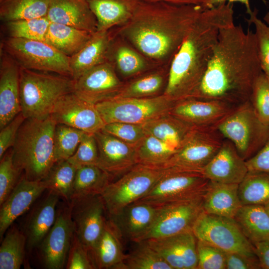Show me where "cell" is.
<instances>
[{
	"instance_id": "1",
	"label": "cell",
	"mask_w": 269,
	"mask_h": 269,
	"mask_svg": "<svg viewBox=\"0 0 269 269\" xmlns=\"http://www.w3.org/2000/svg\"><path fill=\"white\" fill-rule=\"evenodd\" d=\"M263 73L255 32L234 24L221 29L204 75L190 97L238 106L250 100Z\"/></svg>"
},
{
	"instance_id": "2",
	"label": "cell",
	"mask_w": 269,
	"mask_h": 269,
	"mask_svg": "<svg viewBox=\"0 0 269 269\" xmlns=\"http://www.w3.org/2000/svg\"><path fill=\"white\" fill-rule=\"evenodd\" d=\"M203 10L201 5L140 0L121 33L149 58L172 61Z\"/></svg>"
},
{
	"instance_id": "3",
	"label": "cell",
	"mask_w": 269,
	"mask_h": 269,
	"mask_svg": "<svg viewBox=\"0 0 269 269\" xmlns=\"http://www.w3.org/2000/svg\"><path fill=\"white\" fill-rule=\"evenodd\" d=\"M234 24L230 2L204 9L170 63L163 94L174 101L190 97L204 75L221 29Z\"/></svg>"
},
{
	"instance_id": "4",
	"label": "cell",
	"mask_w": 269,
	"mask_h": 269,
	"mask_svg": "<svg viewBox=\"0 0 269 269\" xmlns=\"http://www.w3.org/2000/svg\"><path fill=\"white\" fill-rule=\"evenodd\" d=\"M52 117L27 118L21 125L12 147L13 162L27 179L41 181L56 162Z\"/></svg>"
},
{
	"instance_id": "5",
	"label": "cell",
	"mask_w": 269,
	"mask_h": 269,
	"mask_svg": "<svg viewBox=\"0 0 269 269\" xmlns=\"http://www.w3.org/2000/svg\"><path fill=\"white\" fill-rule=\"evenodd\" d=\"M74 86L72 77L20 67L21 112L25 119L46 118L61 96L74 92Z\"/></svg>"
},
{
	"instance_id": "6",
	"label": "cell",
	"mask_w": 269,
	"mask_h": 269,
	"mask_svg": "<svg viewBox=\"0 0 269 269\" xmlns=\"http://www.w3.org/2000/svg\"><path fill=\"white\" fill-rule=\"evenodd\" d=\"M216 128L231 141L246 161L255 155L269 138V125L260 118L250 100L235 107Z\"/></svg>"
},
{
	"instance_id": "7",
	"label": "cell",
	"mask_w": 269,
	"mask_h": 269,
	"mask_svg": "<svg viewBox=\"0 0 269 269\" xmlns=\"http://www.w3.org/2000/svg\"><path fill=\"white\" fill-rule=\"evenodd\" d=\"M165 171L164 168L138 163L118 180L110 182L101 195L109 218L143 197Z\"/></svg>"
},
{
	"instance_id": "8",
	"label": "cell",
	"mask_w": 269,
	"mask_h": 269,
	"mask_svg": "<svg viewBox=\"0 0 269 269\" xmlns=\"http://www.w3.org/2000/svg\"><path fill=\"white\" fill-rule=\"evenodd\" d=\"M0 47L20 67L72 77L70 57L45 41L7 37Z\"/></svg>"
},
{
	"instance_id": "9",
	"label": "cell",
	"mask_w": 269,
	"mask_h": 269,
	"mask_svg": "<svg viewBox=\"0 0 269 269\" xmlns=\"http://www.w3.org/2000/svg\"><path fill=\"white\" fill-rule=\"evenodd\" d=\"M174 103L162 94L143 98L114 97L95 106L105 124L122 122L143 125L169 113Z\"/></svg>"
},
{
	"instance_id": "10",
	"label": "cell",
	"mask_w": 269,
	"mask_h": 269,
	"mask_svg": "<svg viewBox=\"0 0 269 269\" xmlns=\"http://www.w3.org/2000/svg\"><path fill=\"white\" fill-rule=\"evenodd\" d=\"M165 169L164 173L150 190L137 201L161 206L171 202L201 197L206 192L210 180L202 172Z\"/></svg>"
},
{
	"instance_id": "11",
	"label": "cell",
	"mask_w": 269,
	"mask_h": 269,
	"mask_svg": "<svg viewBox=\"0 0 269 269\" xmlns=\"http://www.w3.org/2000/svg\"><path fill=\"white\" fill-rule=\"evenodd\" d=\"M224 138L216 127H195L180 148L160 167L202 172L221 147Z\"/></svg>"
},
{
	"instance_id": "12",
	"label": "cell",
	"mask_w": 269,
	"mask_h": 269,
	"mask_svg": "<svg viewBox=\"0 0 269 269\" xmlns=\"http://www.w3.org/2000/svg\"><path fill=\"white\" fill-rule=\"evenodd\" d=\"M192 232L197 239L211 244L225 252L257 257L253 244L233 218L203 211L194 224Z\"/></svg>"
},
{
	"instance_id": "13",
	"label": "cell",
	"mask_w": 269,
	"mask_h": 269,
	"mask_svg": "<svg viewBox=\"0 0 269 269\" xmlns=\"http://www.w3.org/2000/svg\"><path fill=\"white\" fill-rule=\"evenodd\" d=\"M203 211L202 197L162 205L151 226L135 243L192 231Z\"/></svg>"
},
{
	"instance_id": "14",
	"label": "cell",
	"mask_w": 269,
	"mask_h": 269,
	"mask_svg": "<svg viewBox=\"0 0 269 269\" xmlns=\"http://www.w3.org/2000/svg\"><path fill=\"white\" fill-rule=\"evenodd\" d=\"M75 233L88 252L100 237L107 214L101 195L74 198L69 202Z\"/></svg>"
},
{
	"instance_id": "15",
	"label": "cell",
	"mask_w": 269,
	"mask_h": 269,
	"mask_svg": "<svg viewBox=\"0 0 269 269\" xmlns=\"http://www.w3.org/2000/svg\"><path fill=\"white\" fill-rule=\"evenodd\" d=\"M74 233L70 207L67 202L57 208L53 225L37 248L45 268L61 269L65 267Z\"/></svg>"
},
{
	"instance_id": "16",
	"label": "cell",
	"mask_w": 269,
	"mask_h": 269,
	"mask_svg": "<svg viewBox=\"0 0 269 269\" xmlns=\"http://www.w3.org/2000/svg\"><path fill=\"white\" fill-rule=\"evenodd\" d=\"M57 124L70 126L86 133L102 131L105 124L95 105L87 102L74 92L61 96L50 115Z\"/></svg>"
},
{
	"instance_id": "17",
	"label": "cell",
	"mask_w": 269,
	"mask_h": 269,
	"mask_svg": "<svg viewBox=\"0 0 269 269\" xmlns=\"http://www.w3.org/2000/svg\"><path fill=\"white\" fill-rule=\"evenodd\" d=\"M124 85L112 64L107 60L74 80L73 92L96 105L116 97Z\"/></svg>"
},
{
	"instance_id": "18",
	"label": "cell",
	"mask_w": 269,
	"mask_h": 269,
	"mask_svg": "<svg viewBox=\"0 0 269 269\" xmlns=\"http://www.w3.org/2000/svg\"><path fill=\"white\" fill-rule=\"evenodd\" d=\"M236 107L220 101L190 97L175 102L169 113L195 127H216Z\"/></svg>"
},
{
	"instance_id": "19",
	"label": "cell",
	"mask_w": 269,
	"mask_h": 269,
	"mask_svg": "<svg viewBox=\"0 0 269 269\" xmlns=\"http://www.w3.org/2000/svg\"><path fill=\"white\" fill-rule=\"evenodd\" d=\"M142 241L157 252L172 269H197V239L192 231Z\"/></svg>"
},
{
	"instance_id": "20",
	"label": "cell",
	"mask_w": 269,
	"mask_h": 269,
	"mask_svg": "<svg viewBox=\"0 0 269 269\" xmlns=\"http://www.w3.org/2000/svg\"><path fill=\"white\" fill-rule=\"evenodd\" d=\"M94 134L99 151L97 166L110 176L124 174L137 164L136 147L103 130Z\"/></svg>"
},
{
	"instance_id": "21",
	"label": "cell",
	"mask_w": 269,
	"mask_h": 269,
	"mask_svg": "<svg viewBox=\"0 0 269 269\" xmlns=\"http://www.w3.org/2000/svg\"><path fill=\"white\" fill-rule=\"evenodd\" d=\"M19 79L20 66L0 49V129L21 112Z\"/></svg>"
},
{
	"instance_id": "22",
	"label": "cell",
	"mask_w": 269,
	"mask_h": 269,
	"mask_svg": "<svg viewBox=\"0 0 269 269\" xmlns=\"http://www.w3.org/2000/svg\"><path fill=\"white\" fill-rule=\"evenodd\" d=\"M46 190L41 181H31L22 175L19 181L0 208V238L14 221L22 215Z\"/></svg>"
},
{
	"instance_id": "23",
	"label": "cell",
	"mask_w": 269,
	"mask_h": 269,
	"mask_svg": "<svg viewBox=\"0 0 269 269\" xmlns=\"http://www.w3.org/2000/svg\"><path fill=\"white\" fill-rule=\"evenodd\" d=\"M248 171L246 161L228 139L224 140L218 152L202 170L204 175L210 181L238 184Z\"/></svg>"
},
{
	"instance_id": "24",
	"label": "cell",
	"mask_w": 269,
	"mask_h": 269,
	"mask_svg": "<svg viewBox=\"0 0 269 269\" xmlns=\"http://www.w3.org/2000/svg\"><path fill=\"white\" fill-rule=\"evenodd\" d=\"M46 191V194L33 206L23 231L29 251L38 248L56 220L60 197L52 191Z\"/></svg>"
},
{
	"instance_id": "25",
	"label": "cell",
	"mask_w": 269,
	"mask_h": 269,
	"mask_svg": "<svg viewBox=\"0 0 269 269\" xmlns=\"http://www.w3.org/2000/svg\"><path fill=\"white\" fill-rule=\"evenodd\" d=\"M122 236L114 223L107 219L100 237L88 253L95 269H122L127 255Z\"/></svg>"
},
{
	"instance_id": "26",
	"label": "cell",
	"mask_w": 269,
	"mask_h": 269,
	"mask_svg": "<svg viewBox=\"0 0 269 269\" xmlns=\"http://www.w3.org/2000/svg\"><path fill=\"white\" fill-rule=\"evenodd\" d=\"M160 206L137 201L109 219L114 223L123 237L136 242L153 223Z\"/></svg>"
},
{
	"instance_id": "27",
	"label": "cell",
	"mask_w": 269,
	"mask_h": 269,
	"mask_svg": "<svg viewBox=\"0 0 269 269\" xmlns=\"http://www.w3.org/2000/svg\"><path fill=\"white\" fill-rule=\"evenodd\" d=\"M46 16L50 22L93 33L97 30L96 17L87 0H49Z\"/></svg>"
},
{
	"instance_id": "28",
	"label": "cell",
	"mask_w": 269,
	"mask_h": 269,
	"mask_svg": "<svg viewBox=\"0 0 269 269\" xmlns=\"http://www.w3.org/2000/svg\"><path fill=\"white\" fill-rule=\"evenodd\" d=\"M238 188V184L210 181L206 191L202 196L204 212L233 219L242 206Z\"/></svg>"
},
{
	"instance_id": "29",
	"label": "cell",
	"mask_w": 269,
	"mask_h": 269,
	"mask_svg": "<svg viewBox=\"0 0 269 269\" xmlns=\"http://www.w3.org/2000/svg\"><path fill=\"white\" fill-rule=\"evenodd\" d=\"M110 42L108 31L95 32L84 47L70 57L72 78L76 80L89 70L106 61Z\"/></svg>"
},
{
	"instance_id": "30",
	"label": "cell",
	"mask_w": 269,
	"mask_h": 269,
	"mask_svg": "<svg viewBox=\"0 0 269 269\" xmlns=\"http://www.w3.org/2000/svg\"><path fill=\"white\" fill-rule=\"evenodd\" d=\"M140 0H87L95 15L98 31L124 25L133 16Z\"/></svg>"
},
{
	"instance_id": "31",
	"label": "cell",
	"mask_w": 269,
	"mask_h": 269,
	"mask_svg": "<svg viewBox=\"0 0 269 269\" xmlns=\"http://www.w3.org/2000/svg\"><path fill=\"white\" fill-rule=\"evenodd\" d=\"M142 126L146 134L160 139L176 151L183 145L195 128L169 113Z\"/></svg>"
},
{
	"instance_id": "32",
	"label": "cell",
	"mask_w": 269,
	"mask_h": 269,
	"mask_svg": "<svg viewBox=\"0 0 269 269\" xmlns=\"http://www.w3.org/2000/svg\"><path fill=\"white\" fill-rule=\"evenodd\" d=\"M233 219L252 244L269 239V217L264 205H242Z\"/></svg>"
},
{
	"instance_id": "33",
	"label": "cell",
	"mask_w": 269,
	"mask_h": 269,
	"mask_svg": "<svg viewBox=\"0 0 269 269\" xmlns=\"http://www.w3.org/2000/svg\"><path fill=\"white\" fill-rule=\"evenodd\" d=\"M94 33L67 25L50 22L45 42L70 57L84 47Z\"/></svg>"
},
{
	"instance_id": "34",
	"label": "cell",
	"mask_w": 269,
	"mask_h": 269,
	"mask_svg": "<svg viewBox=\"0 0 269 269\" xmlns=\"http://www.w3.org/2000/svg\"><path fill=\"white\" fill-rule=\"evenodd\" d=\"M110 177L109 173L97 165L79 167L75 177L72 199L101 195L110 183Z\"/></svg>"
},
{
	"instance_id": "35",
	"label": "cell",
	"mask_w": 269,
	"mask_h": 269,
	"mask_svg": "<svg viewBox=\"0 0 269 269\" xmlns=\"http://www.w3.org/2000/svg\"><path fill=\"white\" fill-rule=\"evenodd\" d=\"M26 238L23 231L11 225L1 241L0 269H19L23 263Z\"/></svg>"
},
{
	"instance_id": "36",
	"label": "cell",
	"mask_w": 269,
	"mask_h": 269,
	"mask_svg": "<svg viewBox=\"0 0 269 269\" xmlns=\"http://www.w3.org/2000/svg\"><path fill=\"white\" fill-rule=\"evenodd\" d=\"M77 168L68 160L56 162L41 181L46 190L54 192L69 203L73 195Z\"/></svg>"
},
{
	"instance_id": "37",
	"label": "cell",
	"mask_w": 269,
	"mask_h": 269,
	"mask_svg": "<svg viewBox=\"0 0 269 269\" xmlns=\"http://www.w3.org/2000/svg\"><path fill=\"white\" fill-rule=\"evenodd\" d=\"M0 18L6 22L46 16L49 0H0Z\"/></svg>"
},
{
	"instance_id": "38",
	"label": "cell",
	"mask_w": 269,
	"mask_h": 269,
	"mask_svg": "<svg viewBox=\"0 0 269 269\" xmlns=\"http://www.w3.org/2000/svg\"><path fill=\"white\" fill-rule=\"evenodd\" d=\"M238 193L242 205L269 202V173L248 171L239 184Z\"/></svg>"
},
{
	"instance_id": "39",
	"label": "cell",
	"mask_w": 269,
	"mask_h": 269,
	"mask_svg": "<svg viewBox=\"0 0 269 269\" xmlns=\"http://www.w3.org/2000/svg\"><path fill=\"white\" fill-rule=\"evenodd\" d=\"M176 151L160 139L146 134L136 146L137 164L160 167Z\"/></svg>"
},
{
	"instance_id": "40",
	"label": "cell",
	"mask_w": 269,
	"mask_h": 269,
	"mask_svg": "<svg viewBox=\"0 0 269 269\" xmlns=\"http://www.w3.org/2000/svg\"><path fill=\"white\" fill-rule=\"evenodd\" d=\"M164 84L163 74L152 73L124 84L115 97L143 98L158 96Z\"/></svg>"
},
{
	"instance_id": "41",
	"label": "cell",
	"mask_w": 269,
	"mask_h": 269,
	"mask_svg": "<svg viewBox=\"0 0 269 269\" xmlns=\"http://www.w3.org/2000/svg\"><path fill=\"white\" fill-rule=\"evenodd\" d=\"M136 243V248L127 255L122 269H172L162 257L144 242Z\"/></svg>"
},
{
	"instance_id": "42",
	"label": "cell",
	"mask_w": 269,
	"mask_h": 269,
	"mask_svg": "<svg viewBox=\"0 0 269 269\" xmlns=\"http://www.w3.org/2000/svg\"><path fill=\"white\" fill-rule=\"evenodd\" d=\"M50 21L46 16L5 22L8 37L45 41Z\"/></svg>"
},
{
	"instance_id": "43",
	"label": "cell",
	"mask_w": 269,
	"mask_h": 269,
	"mask_svg": "<svg viewBox=\"0 0 269 269\" xmlns=\"http://www.w3.org/2000/svg\"><path fill=\"white\" fill-rule=\"evenodd\" d=\"M86 133L63 124H57L54 133L56 162L68 160L77 150Z\"/></svg>"
},
{
	"instance_id": "44",
	"label": "cell",
	"mask_w": 269,
	"mask_h": 269,
	"mask_svg": "<svg viewBox=\"0 0 269 269\" xmlns=\"http://www.w3.org/2000/svg\"><path fill=\"white\" fill-rule=\"evenodd\" d=\"M258 10L255 8L249 14L247 21L255 28V37L259 58L262 69L266 75L269 74V25L258 16Z\"/></svg>"
},
{
	"instance_id": "45",
	"label": "cell",
	"mask_w": 269,
	"mask_h": 269,
	"mask_svg": "<svg viewBox=\"0 0 269 269\" xmlns=\"http://www.w3.org/2000/svg\"><path fill=\"white\" fill-rule=\"evenodd\" d=\"M22 174L15 167L12 148L0 158V205L6 200L19 181Z\"/></svg>"
},
{
	"instance_id": "46",
	"label": "cell",
	"mask_w": 269,
	"mask_h": 269,
	"mask_svg": "<svg viewBox=\"0 0 269 269\" xmlns=\"http://www.w3.org/2000/svg\"><path fill=\"white\" fill-rule=\"evenodd\" d=\"M115 58L119 71L126 77L136 75L146 67V63L142 56L126 46H121L117 49Z\"/></svg>"
},
{
	"instance_id": "47",
	"label": "cell",
	"mask_w": 269,
	"mask_h": 269,
	"mask_svg": "<svg viewBox=\"0 0 269 269\" xmlns=\"http://www.w3.org/2000/svg\"><path fill=\"white\" fill-rule=\"evenodd\" d=\"M197 269H225L226 252L203 241L197 239Z\"/></svg>"
},
{
	"instance_id": "48",
	"label": "cell",
	"mask_w": 269,
	"mask_h": 269,
	"mask_svg": "<svg viewBox=\"0 0 269 269\" xmlns=\"http://www.w3.org/2000/svg\"><path fill=\"white\" fill-rule=\"evenodd\" d=\"M103 130L123 141L136 147L146 135L142 125L115 122L105 124Z\"/></svg>"
},
{
	"instance_id": "49",
	"label": "cell",
	"mask_w": 269,
	"mask_h": 269,
	"mask_svg": "<svg viewBox=\"0 0 269 269\" xmlns=\"http://www.w3.org/2000/svg\"><path fill=\"white\" fill-rule=\"evenodd\" d=\"M250 101L260 118L269 125V82L264 72L255 81Z\"/></svg>"
},
{
	"instance_id": "50",
	"label": "cell",
	"mask_w": 269,
	"mask_h": 269,
	"mask_svg": "<svg viewBox=\"0 0 269 269\" xmlns=\"http://www.w3.org/2000/svg\"><path fill=\"white\" fill-rule=\"evenodd\" d=\"M99 151L94 134L86 133L77 150L68 160L76 167L98 165Z\"/></svg>"
},
{
	"instance_id": "51",
	"label": "cell",
	"mask_w": 269,
	"mask_h": 269,
	"mask_svg": "<svg viewBox=\"0 0 269 269\" xmlns=\"http://www.w3.org/2000/svg\"><path fill=\"white\" fill-rule=\"evenodd\" d=\"M67 269H94L88 252L74 233L65 265Z\"/></svg>"
},
{
	"instance_id": "52",
	"label": "cell",
	"mask_w": 269,
	"mask_h": 269,
	"mask_svg": "<svg viewBox=\"0 0 269 269\" xmlns=\"http://www.w3.org/2000/svg\"><path fill=\"white\" fill-rule=\"evenodd\" d=\"M25 120V117L20 112L0 129V159L10 147L13 146L18 130Z\"/></svg>"
},
{
	"instance_id": "53",
	"label": "cell",
	"mask_w": 269,
	"mask_h": 269,
	"mask_svg": "<svg viewBox=\"0 0 269 269\" xmlns=\"http://www.w3.org/2000/svg\"><path fill=\"white\" fill-rule=\"evenodd\" d=\"M261 269L257 257L237 253L226 252V269Z\"/></svg>"
},
{
	"instance_id": "54",
	"label": "cell",
	"mask_w": 269,
	"mask_h": 269,
	"mask_svg": "<svg viewBox=\"0 0 269 269\" xmlns=\"http://www.w3.org/2000/svg\"><path fill=\"white\" fill-rule=\"evenodd\" d=\"M249 171L269 173V138L263 146L246 160Z\"/></svg>"
},
{
	"instance_id": "55",
	"label": "cell",
	"mask_w": 269,
	"mask_h": 269,
	"mask_svg": "<svg viewBox=\"0 0 269 269\" xmlns=\"http://www.w3.org/2000/svg\"><path fill=\"white\" fill-rule=\"evenodd\" d=\"M261 269H269V239L253 244Z\"/></svg>"
},
{
	"instance_id": "56",
	"label": "cell",
	"mask_w": 269,
	"mask_h": 269,
	"mask_svg": "<svg viewBox=\"0 0 269 269\" xmlns=\"http://www.w3.org/2000/svg\"><path fill=\"white\" fill-rule=\"evenodd\" d=\"M264 3L266 2V0H261ZM232 3L233 2H238L243 4L246 8L247 13L249 14L252 12V9L251 7L250 0H205L202 5L204 9H209L215 6L220 3L226 2Z\"/></svg>"
},
{
	"instance_id": "57",
	"label": "cell",
	"mask_w": 269,
	"mask_h": 269,
	"mask_svg": "<svg viewBox=\"0 0 269 269\" xmlns=\"http://www.w3.org/2000/svg\"><path fill=\"white\" fill-rule=\"evenodd\" d=\"M150 1H161L177 5H192L202 6L205 0H146Z\"/></svg>"
},
{
	"instance_id": "58",
	"label": "cell",
	"mask_w": 269,
	"mask_h": 269,
	"mask_svg": "<svg viewBox=\"0 0 269 269\" xmlns=\"http://www.w3.org/2000/svg\"><path fill=\"white\" fill-rule=\"evenodd\" d=\"M264 21L268 25H269V10L266 13L264 16Z\"/></svg>"
},
{
	"instance_id": "59",
	"label": "cell",
	"mask_w": 269,
	"mask_h": 269,
	"mask_svg": "<svg viewBox=\"0 0 269 269\" xmlns=\"http://www.w3.org/2000/svg\"><path fill=\"white\" fill-rule=\"evenodd\" d=\"M264 207L267 212V214L269 217V202L267 203V204H265Z\"/></svg>"
},
{
	"instance_id": "60",
	"label": "cell",
	"mask_w": 269,
	"mask_h": 269,
	"mask_svg": "<svg viewBox=\"0 0 269 269\" xmlns=\"http://www.w3.org/2000/svg\"><path fill=\"white\" fill-rule=\"evenodd\" d=\"M266 75H267V78H268L269 82V74Z\"/></svg>"
}]
</instances>
